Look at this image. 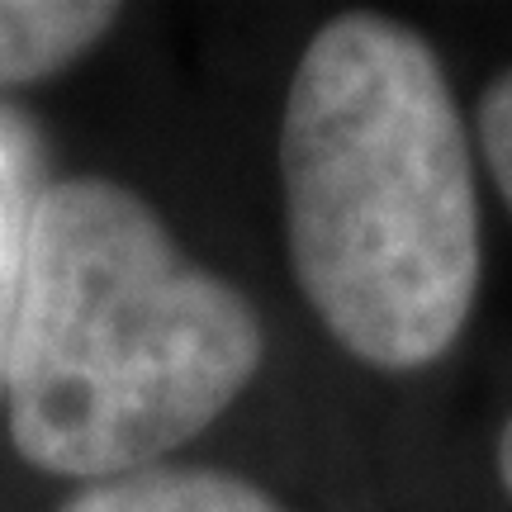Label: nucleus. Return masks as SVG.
<instances>
[{
	"mask_svg": "<svg viewBox=\"0 0 512 512\" xmlns=\"http://www.w3.org/2000/svg\"><path fill=\"white\" fill-rule=\"evenodd\" d=\"M57 512H285L252 479L209 465H147L81 484Z\"/></svg>",
	"mask_w": 512,
	"mask_h": 512,
	"instance_id": "obj_5",
	"label": "nucleus"
},
{
	"mask_svg": "<svg viewBox=\"0 0 512 512\" xmlns=\"http://www.w3.org/2000/svg\"><path fill=\"white\" fill-rule=\"evenodd\" d=\"M105 0H0V91L48 81L114 29Z\"/></svg>",
	"mask_w": 512,
	"mask_h": 512,
	"instance_id": "obj_4",
	"label": "nucleus"
},
{
	"mask_svg": "<svg viewBox=\"0 0 512 512\" xmlns=\"http://www.w3.org/2000/svg\"><path fill=\"white\" fill-rule=\"evenodd\" d=\"M48 190L53 176H48L43 128L19 105L0 100V380H5V351H10L24 271H29V242Z\"/></svg>",
	"mask_w": 512,
	"mask_h": 512,
	"instance_id": "obj_3",
	"label": "nucleus"
},
{
	"mask_svg": "<svg viewBox=\"0 0 512 512\" xmlns=\"http://www.w3.org/2000/svg\"><path fill=\"white\" fill-rule=\"evenodd\" d=\"M494 460H498V484H503V489H508V498H512V418L503 422V432H498Z\"/></svg>",
	"mask_w": 512,
	"mask_h": 512,
	"instance_id": "obj_7",
	"label": "nucleus"
},
{
	"mask_svg": "<svg viewBox=\"0 0 512 512\" xmlns=\"http://www.w3.org/2000/svg\"><path fill=\"white\" fill-rule=\"evenodd\" d=\"M280 195L299 294L337 347L427 370L475 313V143L437 48L403 19H328L290 76Z\"/></svg>",
	"mask_w": 512,
	"mask_h": 512,
	"instance_id": "obj_1",
	"label": "nucleus"
},
{
	"mask_svg": "<svg viewBox=\"0 0 512 512\" xmlns=\"http://www.w3.org/2000/svg\"><path fill=\"white\" fill-rule=\"evenodd\" d=\"M475 143H479L484 166H489V176H494V185H498V195H503L512 209V67H503V72L484 86V95H479Z\"/></svg>",
	"mask_w": 512,
	"mask_h": 512,
	"instance_id": "obj_6",
	"label": "nucleus"
},
{
	"mask_svg": "<svg viewBox=\"0 0 512 512\" xmlns=\"http://www.w3.org/2000/svg\"><path fill=\"white\" fill-rule=\"evenodd\" d=\"M261 361L252 299L185 256L143 195L110 176L53 181L0 380L34 470L95 484L162 465L242 399Z\"/></svg>",
	"mask_w": 512,
	"mask_h": 512,
	"instance_id": "obj_2",
	"label": "nucleus"
}]
</instances>
